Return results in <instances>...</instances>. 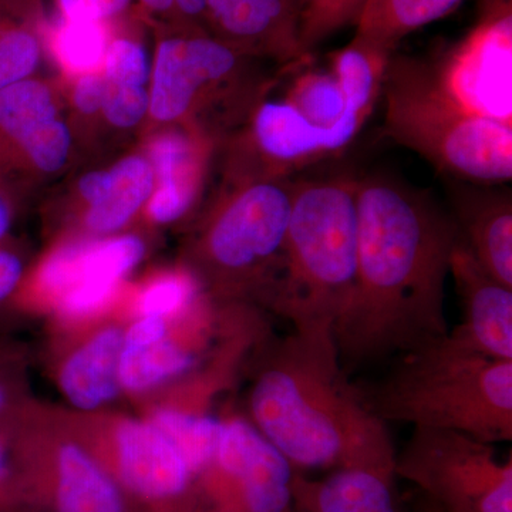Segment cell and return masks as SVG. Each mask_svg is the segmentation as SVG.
<instances>
[{"instance_id": "cell-22", "label": "cell", "mask_w": 512, "mask_h": 512, "mask_svg": "<svg viewBox=\"0 0 512 512\" xmlns=\"http://www.w3.org/2000/svg\"><path fill=\"white\" fill-rule=\"evenodd\" d=\"M114 23L57 18L43 29L45 46L67 76L99 72L113 36Z\"/></svg>"}, {"instance_id": "cell-18", "label": "cell", "mask_w": 512, "mask_h": 512, "mask_svg": "<svg viewBox=\"0 0 512 512\" xmlns=\"http://www.w3.org/2000/svg\"><path fill=\"white\" fill-rule=\"evenodd\" d=\"M154 187L153 167L143 154L84 174L77 183V194L87 204L84 227L94 237H110L146 207Z\"/></svg>"}, {"instance_id": "cell-41", "label": "cell", "mask_w": 512, "mask_h": 512, "mask_svg": "<svg viewBox=\"0 0 512 512\" xmlns=\"http://www.w3.org/2000/svg\"><path fill=\"white\" fill-rule=\"evenodd\" d=\"M292 512H309V511H305V510H301V508L293 507V511Z\"/></svg>"}, {"instance_id": "cell-10", "label": "cell", "mask_w": 512, "mask_h": 512, "mask_svg": "<svg viewBox=\"0 0 512 512\" xmlns=\"http://www.w3.org/2000/svg\"><path fill=\"white\" fill-rule=\"evenodd\" d=\"M460 106L512 126V0H480V18L433 64Z\"/></svg>"}, {"instance_id": "cell-28", "label": "cell", "mask_w": 512, "mask_h": 512, "mask_svg": "<svg viewBox=\"0 0 512 512\" xmlns=\"http://www.w3.org/2000/svg\"><path fill=\"white\" fill-rule=\"evenodd\" d=\"M201 285L192 272H168L151 279L137 298V312L167 320L191 308L200 296Z\"/></svg>"}, {"instance_id": "cell-32", "label": "cell", "mask_w": 512, "mask_h": 512, "mask_svg": "<svg viewBox=\"0 0 512 512\" xmlns=\"http://www.w3.org/2000/svg\"><path fill=\"white\" fill-rule=\"evenodd\" d=\"M136 0H55L59 18L116 22L130 13Z\"/></svg>"}, {"instance_id": "cell-37", "label": "cell", "mask_w": 512, "mask_h": 512, "mask_svg": "<svg viewBox=\"0 0 512 512\" xmlns=\"http://www.w3.org/2000/svg\"><path fill=\"white\" fill-rule=\"evenodd\" d=\"M42 18L39 0H0V35L18 23Z\"/></svg>"}, {"instance_id": "cell-26", "label": "cell", "mask_w": 512, "mask_h": 512, "mask_svg": "<svg viewBox=\"0 0 512 512\" xmlns=\"http://www.w3.org/2000/svg\"><path fill=\"white\" fill-rule=\"evenodd\" d=\"M46 20L18 23L0 35V90L33 79L46 53Z\"/></svg>"}, {"instance_id": "cell-20", "label": "cell", "mask_w": 512, "mask_h": 512, "mask_svg": "<svg viewBox=\"0 0 512 512\" xmlns=\"http://www.w3.org/2000/svg\"><path fill=\"white\" fill-rule=\"evenodd\" d=\"M123 342V330L109 326L67 357L60 369L59 384L74 407L96 410L117 396Z\"/></svg>"}, {"instance_id": "cell-25", "label": "cell", "mask_w": 512, "mask_h": 512, "mask_svg": "<svg viewBox=\"0 0 512 512\" xmlns=\"http://www.w3.org/2000/svg\"><path fill=\"white\" fill-rule=\"evenodd\" d=\"M150 421L173 441L198 480L217 453L222 421L201 412L178 409L157 410Z\"/></svg>"}, {"instance_id": "cell-38", "label": "cell", "mask_w": 512, "mask_h": 512, "mask_svg": "<svg viewBox=\"0 0 512 512\" xmlns=\"http://www.w3.org/2000/svg\"><path fill=\"white\" fill-rule=\"evenodd\" d=\"M167 320L141 316L131 328L124 333V345L146 346L167 338Z\"/></svg>"}, {"instance_id": "cell-7", "label": "cell", "mask_w": 512, "mask_h": 512, "mask_svg": "<svg viewBox=\"0 0 512 512\" xmlns=\"http://www.w3.org/2000/svg\"><path fill=\"white\" fill-rule=\"evenodd\" d=\"M433 512H512V460L454 430L414 427L394 461Z\"/></svg>"}, {"instance_id": "cell-3", "label": "cell", "mask_w": 512, "mask_h": 512, "mask_svg": "<svg viewBox=\"0 0 512 512\" xmlns=\"http://www.w3.org/2000/svg\"><path fill=\"white\" fill-rule=\"evenodd\" d=\"M357 183L349 175L296 181L284 247L264 303L293 330L333 335L352 299Z\"/></svg>"}, {"instance_id": "cell-16", "label": "cell", "mask_w": 512, "mask_h": 512, "mask_svg": "<svg viewBox=\"0 0 512 512\" xmlns=\"http://www.w3.org/2000/svg\"><path fill=\"white\" fill-rule=\"evenodd\" d=\"M214 144V138L190 127L168 128L151 138L147 158L156 187L146 210L154 224H173L197 204Z\"/></svg>"}, {"instance_id": "cell-30", "label": "cell", "mask_w": 512, "mask_h": 512, "mask_svg": "<svg viewBox=\"0 0 512 512\" xmlns=\"http://www.w3.org/2000/svg\"><path fill=\"white\" fill-rule=\"evenodd\" d=\"M150 111L148 87L117 86L107 83L101 116L110 126L128 130L138 126Z\"/></svg>"}, {"instance_id": "cell-36", "label": "cell", "mask_w": 512, "mask_h": 512, "mask_svg": "<svg viewBox=\"0 0 512 512\" xmlns=\"http://www.w3.org/2000/svg\"><path fill=\"white\" fill-rule=\"evenodd\" d=\"M15 365L12 357L0 352V414L20 407L19 380Z\"/></svg>"}, {"instance_id": "cell-15", "label": "cell", "mask_w": 512, "mask_h": 512, "mask_svg": "<svg viewBox=\"0 0 512 512\" xmlns=\"http://www.w3.org/2000/svg\"><path fill=\"white\" fill-rule=\"evenodd\" d=\"M450 275L461 299L463 320L448 335L473 352L512 359V289L478 264L460 234L451 254Z\"/></svg>"}, {"instance_id": "cell-21", "label": "cell", "mask_w": 512, "mask_h": 512, "mask_svg": "<svg viewBox=\"0 0 512 512\" xmlns=\"http://www.w3.org/2000/svg\"><path fill=\"white\" fill-rule=\"evenodd\" d=\"M463 0H367L353 39L394 53L404 37L446 18Z\"/></svg>"}, {"instance_id": "cell-12", "label": "cell", "mask_w": 512, "mask_h": 512, "mask_svg": "<svg viewBox=\"0 0 512 512\" xmlns=\"http://www.w3.org/2000/svg\"><path fill=\"white\" fill-rule=\"evenodd\" d=\"M20 431L12 504H39L52 512H127V500L99 458L66 441L45 460Z\"/></svg>"}, {"instance_id": "cell-6", "label": "cell", "mask_w": 512, "mask_h": 512, "mask_svg": "<svg viewBox=\"0 0 512 512\" xmlns=\"http://www.w3.org/2000/svg\"><path fill=\"white\" fill-rule=\"evenodd\" d=\"M292 178L234 181L195 242L192 275L222 298L265 303L291 217Z\"/></svg>"}, {"instance_id": "cell-35", "label": "cell", "mask_w": 512, "mask_h": 512, "mask_svg": "<svg viewBox=\"0 0 512 512\" xmlns=\"http://www.w3.org/2000/svg\"><path fill=\"white\" fill-rule=\"evenodd\" d=\"M175 28L207 32V0H173V20Z\"/></svg>"}, {"instance_id": "cell-23", "label": "cell", "mask_w": 512, "mask_h": 512, "mask_svg": "<svg viewBox=\"0 0 512 512\" xmlns=\"http://www.w3.org/2000/svg\"><path fill=\"white\" fill-rule=\"evenodd\" d=\"M309 63L296 69L295 79L286 90L284 100L315 126L333 128L343 120L362 114L372 116L373 107L346 100L342 87L333 73L309 69Z\"/></svg>"}, {"instance_id": "cell-40", "label": "cell", "mask_w": 512, "mask_h": 512, "mask_svg": "<svg viewBox=\"0 0 512 512\" xmlns=\"http://www.w3.org/2000/svg\"><path fill=\"white\" fill-rule=\"evenodd\" d=\"M18 192L0 183V242L9 238L16 218Z\"/></svg>"}, {"instance_id": "cell-24", "label": "cell", "mask_w": 512, "mask_h": 512, "mask_svg": "<svg viewBox=\"0 0 512 512\" xmlns=\"http://www.w3.org/2000/svg\"><path fill=\"white\" fill-rule=\"evenodd\" d=\"M195 356L167 338L146 346L124 345L119 362L120 386L140 393L190 372Z\"/></svg>"}, {"instance_id": "cell-5", "label": "cell", "mask_w": 512, "mask_h": 512, "mask_svg": "<svg viewBox=\"0 0 512 512\" xmlns=\"http://www.w3.org/2000/svg\"><path fill=\"white\" fill-rule=\"evenodd\" d=\"M384 133L460 183L512 178V126L464 109L441 86L433 64L393 53L384 70Z\"/></svg>"}, {"instance_id": "cell-1", "label": "cell", "mask_w": 512, "mask_h": 512, "mask_svg": "<svg viewBox=\"0 0 512 512\" xmlns=\"http://www.w3.org/2000/svg\"><path fill=\"white\" fill-rule=\"evenodd\" d=\"M456 222L429 195L387 175L357 183V278L336 322L340 359L407 353L444 338Z\"/></svg>"}, {"instance_id": "cell-17", "label": "cell", "mask_w": 512, "mask_h": 512, "mask_svg": "<svg viewBox=\"0 0 512 512\" xmlns=\"http://www.w3.org/2000/svg\"><path fill=\"white\" fill-rule=\"evenodd\" d=\"M451 192V218L464 244L495 281L512 289L511 192L460 181Z\"/></svg>"}, {"instance_id": "cell-19", "label": "cell", "mask_w": 512, "mask_h": 512, "mask_svg": "<svg viewBox=\"0 0 512 512\" xmlns=\"http://www.w3.org/2000/svg\"><path fill=\"white\" fill-rule=\"evenodd\" d=\"M394 471L348 467L322 480L295 471L293 507L309 512H400L394 493Z\"/></svg>"}, {"instance_id": "cell-29", "label": "cell", "mask_w": 512, "mask_h": 512, "mask_svg": "<svg viewBox=\"0 0 512 512\" xmlns=\"http://www.w3.org/2000/svg\"><path fill=\"white\" fill-rule=\"evenodd\" d=\"M367 0H309L303 15L301 42L306 52L340 30L355 26Z\"/></svg>"}, {"instance_id": "cell-11", "label": "cell", "mask_w": 512, "mask_h": 512, "mask_svg": "<svg viewBox=\"0 0 512 512\" xmlns=\"http://www.w3.org/2000/svg\"><path fill=\"white\" fill-rule=\"evenodd\" d=\"M96 457L124 497L151 512H197V478L173 441L151 421H121L110 447Z\"/></svg>"}, {"instance_id": "cell-4", "label": "cell", "mask_w": 512, "mask_h": 512, "mask_svg": "<svg viewBox=\"0 0 512 512\" xmlns=\"http://www.w3.org/2000/svg\"><path fill=\"white\" fill-rule=\"evenodd\" d=\"M362 393L384 423L454 430L488 444L512 439V359L473 352L448 333L403 353L382 382Z\"/></svg>"}, {"instance_id": "cell-27", "label": "cell", "mask_w": 512, "mask_h": 512, "mask_svg": "<svg viewBox=\"0 0 512 512\" xmlns=\"http://www.w3.org/2000/svg\"><path fill=\"white\" fill-rule=\"evenodd\" d=\"M127 16V15H126ZM124 16V18H126ZM124 18L116 20L101 73L107 83L117 86L148 87L151 59L146 45L124 25Z\"/></svg>"}, {"instance_id": "cell-8", "label": "cell", "mask_w": 512, "mask_h": 512, "mask_svg": "<svg viewBox=\"0 0 512 512\" xmlns=\"http://www.w3.org/2000/svg\"><path fill=\"white\" fill-rule=\"evenodd\" d=\"M369 117L353 114L333 128L315 126L288 101L265 97L232 138L228 183L292 178L302 168L335 156L355 140Z\"/></svg>"}, {"instance_id": "cell-2", "label": "cell", "mask_w": 512, "mask_h": 512, "mask_svg": "<svg viewBox=\"0 0 512 512\" xmlns=\"http://www.w3.org/2000/svg\"><path fill=\"white\" fill-rule=\"evenodd\" d=\"M335 336L293 330L264 343L249 394L252 426L295 471H394L386 423L340 367ZM396 474V473H394Z\"/></svg>"}, {"instance_id": "cell-39", "label": "cell", "mask_w": 512, "mask_h": 512, "mask_svg": "<svg viewBox=\"0 0 512 512\" xmlns=\"http://www.w3.org/2000/svg\"><path fill=\"white\" fill-rule=\"evenodd\" d=\"M138 15L153 25H170L173 20V0H136Z\"/></svg>"}, {"instance_id": "cell-13", "label": "cell", "mask_w": 512, "mask_h": 512, "mask_svg": "<svg viewBox=\"0 0 512 512\" xmlns=\"http://www.w3.org/2000/svg\"><path fill=\"white\" fill-rule=\"evenodd\" d=\"M295 468L242 419L222 421L220 443L205 481L237 512H291Z\"/></svg>"}, {"instance_id": "cell-33", "label": "cell", "mask_w": 512, "mask_h": 512, "mask_svg": "<svg viewBox=\"0 0 512 512\" xmlns=\"http://www.w3.org/2000/svg\"><path fill=\"white\" fill-rule=\"evenodd\" d=\"M72 103L77 113L84 117L101 114L106 99L107 82L101 70L74 77Z\"/></svg>"}, {"instance_id": "cell-31", "label": "cell", "mask_w": 512, "mask_h": 512, "mask_svg": "<svg viewBox=\"0 0 512 512\" xmlns=\"http://www.w3.org/2000/svg\"><path fill=\"white\" fill-rule=\"evenodd\" d=\"M22 406L0 414V511L10 508L15 477L16 446L22 429Z\"/></svg>"}, {"instance_id": "cell-34", "label": "cell", "mask_w": 512, "mask_h": 512, "mask_svg": "<svg viewBox=\"0 0 512 512\" xmlns=\"http://www.w3.org/2000/svg\"><path fill=\"white\" fill-rule=\"evenodd\" d=\"M25 261L10 239L0 242V305L8 302L25 278Z\"/></svg>"}, {"instance_id": "cell-9", "label": "cell", "mask_w": 512, "mask_h": 512, "mask_svg": "<svg viewBox=\"0 0 512 512\" xmlns=\"http://www.w3.org/2000/svg\"><path fill=\"white\" fill-rule=\"evenodd\" d=\"M144 254L146 245L136 235L76 239L47 256L13 296H47L63 319L93 318L113 301Z\"/></svg>"}, {"instance_id": "cell-14", "label": "cell", "mask_w": 512, "mask_h": 512, "mask_svg": "<svg viewBox=\"0 0 512 512\" xmlns=\"http://www.w3.org/2000/svg\"><path fill=\"white\" fill-rule=\"evenodd\" d=\"M309 0H207L212 36L285 70L312 62L301 42Z\"/></svg>"}]
</instances>
